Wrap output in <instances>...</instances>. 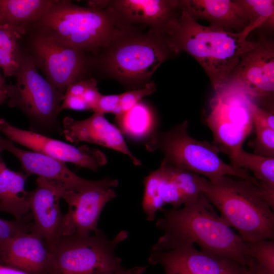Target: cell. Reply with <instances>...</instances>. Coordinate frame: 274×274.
Segmentation results:
<instances>
[{
    "label": "cell",
    "instance_id": "6da1fadb",
    "mask_svg": "<svg viewBox=\"0 0 274 274\" xmlns=\"http://www.w3.org/2000/svg\"><path fill=\"white\" fill-rule=\"evenodd\" d=\"M155 225L163 234L151 250L164 251L197 245L211 255L248 266L251 257L246 243L220 217L201 192L178 209L161 211Z\"/></svg>",
    "mask_w": 274,
    "mask_h": 274
},
{
    "label": "cell",
    "instance_id": "7a4b0ae2",
    "mask_svg": "<svg viewBox=\"0 0 274 274\" xmlns=\"http://www.w3.org/2000/svg\"><path fill=\"white\" fill-rule=\"evenodd\" d=\"M182 10L160 30L165 34L166 44L172 51L185 52L197 61L216 90L226 83L244 55L257 45L248 37L261 25L253 23L239 32L228 31L202 25Z\"/></svg>",
    "mask_w": 274,
    "mask_h": 274
},
{
    "label": "cell",
    "instance_id": "3957f363",
    "mask_svg": "<svg viewBox=\"0 0 274 274\" xmlns=\"http://www.w3.org/2000/svg\"><path fill=\"white\" fill-rule=\"evenodd\" d=\"M201 191L245 243L274 239L273 208L257 181L231 176L201 177Z\"/></svg>",
    "mask_w": 274,
    "mask_h": 274
},
{
    "label": "cell",
    "instance_id": "277c9868",
    "mask_svg": "<svg viewBox=\"0 0 274 274\" xmlns=\"http://www.w3.org/2000/svg\"><path fill=\"white\" fill-rule=\"evenodd\" d=\"M119 17L111 9L56 1L36 24L61 42L81 51L110 46L122 36Z\"/></svg>",
    "mask_w": 274,
    "mask_h": 274
},
{
    "label": "cell",
    "instance_id": "5b68a950",
    "mask_svg": "<svg viewBox=\"0 0 274 274\" xmlns=\"http://www.w3.org/2000/svg\"><path fill=\"white\" fill-rule=\"evenodd\" d=\"M188 128L185 120L166 131L156 132L146 143V150L160 151L162 161L168 164L210 181L231 176L256 181L248 170L223 161L215 145L190 136Z\"/></svg>",
    "mask_w": 274,
    "mask_h": 274
},
{
    "label": "cell",
    "instance_id": "8992f818",
    "mask_svg": "<svg viewBox=\"0 0 274 274\" xmlns=\"http://www.w3.org/2000/svg\"><path fill=\"white\" fill-rule=\"evenodd\" d=\"M128 235L122 230L109 239L99 230L93 234L61 236L49 247L47 274H99L119 269L122 259L115 250Z\"/></svg>",
    "mask_w": 274,
    "mask_h": 274
},
{
    "label": "cell",
    "instance_id": "52a82bcc",
    "mask_svg": "<svg viewBox=\"0 0 274 274\" xmlns=\"http://www.w3.org/2000/svg\"><path fill=\"white\" fill-rule=\"evenodd\" d=\"M215 91L206 121L213 132V144L231 161L253 128L250 104L254 99L231 83Z\"/></svg>",
    "mask_w": 274,
    "mask_h": 274
},
{
    "label": "cell",
    "instance_id": "ba28073f",
    "mask_svg": "<svg viewBox=\"0 0 274 274\" xmlns=\"http://www.w3.org/2000/svg\"><path fill=\"white\" fill-rule=\"evenodd\" d=\"M14 85L6 86L8 105L21 110L35 123L46 128L57 126L64 94L38 72L32 57L23 53Z\"/></svg>",
    "mask_w": 274,
    "mask_h": 274
},
{
    "label": "cell",
    "instance_id": "9c48e42d",
    "mask_svg": "<svg viewBox=\"0 0 274 274\" xmlns=\"http://www.w3.org/2000/svg\"><path fill=\"white\" fill-rule=\"evenodd\" d=\"M118 185L117 179L106 177L99 180L85 179L78 186L65 189L63 198L68 210L63 215L61 236L97 232L101 213L116 197L114 188Z\"/></svg>",
    "mask_w": 274,
    "mask_h": 274
},
{
    "label": "cell",
    "instance_id": "30bf717a",
    "mask_svg": "<svg viewBox=\"0 0 274 274\" xmlns=\"http://www.w3.org/2000/svg\"><path fill=\"white\" fill-rule=\"evenodd\" d=\"M201 176L181 169L164 161L145 177L142 208L148 221H154L164 206L178 209L193 200L201 193Z\"/></svg>",
    "mask_w": 274,
    "mask_h": 274
},
{
    "label": "cell",
    "instance_id": "8fae6325",
    "mask_svg": "<svg viewBox=\"0 0 274 274\" xmlns=\"http://www.w3.org/2000/svg\"><path fill=\"white\" fill-rule=\"evenodd\" d=\"M30 55L46 79L63 94L70 85L79 80L85 67L82 51L40 30L32 38Z\"/></svg>",
    "mask_w": 274,
    "mask_h": 274
},
{
    "label": "cell",
    "instance_id": "7c38bea8",
    "mask_svg": "<svg viewBox=\"0 0 274 274\" xmlns=\"http://www.w3.org/2000/svg\"><path fill=\"white\" fill-rule=\"evenodd\" d=\"M120 39L111 45L105 59L107 68L119 78L127 81L148 79L166 58L165 47L157 39Z\"/></svg>",
    "mask_w": 274,
    "mask_h": 274
},
{
    "label": "cell",
    "instance_id": "4fadbf2b",
    "mask_svg": "<svg viewBox=\"0 0 274 274\" xmlns=\"http://www.w3.org/2000/svg\"><path fill=\"white\" fill-rule=\"evenodd\" d=\"M0 132L9 140L63 162L96 171L107 163L101 151L87 145L76 147L43 134L13 126L0 119Z\"/></svg>",
    "mask_w": 274,
    "mask_h": 274
},
{
    "label": "cell",
    "instance_id": "5bb4252c",
    "mask_svg": "<svg viewBox=\"0 0 274 274\" xmlns=\"http://www.w3.org/2000/svg\"><path fill=\"white\" fill-rule=\"evenodd\" d=\"M36 188L29 192L31 232L41 237L48 247L61 236L63 215L60 202L65 190L62 184L38 177Z\"/></svg>",
    "mask_w": 274,
    "mask_h": 274
},
{
    "label": "cell",
    "instance_id": "9a60e30c",
    "mask_svg": "<svg viewBox=\"0 0 274 274\" xmlns=\"http://www.w3.org/2000/svg\"><path fill=\"white\" fill-rule=\"evenodd\" d=\"M236 85L254 99L273 93L274 49L271 43H257L246 53L231 73L226 83Z\"/></svg>",
    "mask_w": 274,
    "mask_h": 274
},
{
    "label": "cell",
    "instance_id": "2e32d148",
    "mask_svg": "<svg viewBox=\"0 0 274 274\" xmlns=\"http://www.w3.org/2000/svg\"><path fill=\"white\" fill-rule=\"evenodd\" d=\"M104 115L94 112L89 118L81 120L65 117L62 121L65 138L73 143L87 142L115 150L126 155L134 165H142L140 160L129 150L120 131Z\"/></svg>",
    "mask_w": 274,
    "mask_h": 274
},
{
    "label": "cell",
    "instance_id": "e0dca14e",
    "mask_svg": "<svg viewBox=\"0 0 274 274\" xmlns=\"http://www.w3.org/2000/svg\"><path fill=\"white\" fill-rule=\"evenodd\" d=\"M149 263L160 265L164 274H221L236 262L217 257L194 245L164 251L151 250Z\"/></svg>",
    "mask_w": 274,
    "mask_h": 274
},
{
    "label": "cell",
    "instance_id": "ac0fdd59",
    "mask_svg": "<svg viewBox=\"0 0 274 274\" xmlns=\"http://www.w3.org/2000/svg\"><path fill=\"white\" fill-rule=\"evenodd\" d=\"M50 257L49 248L44 239L30 232L5 245L1 254L0 264L30 274H47Z\"/></svg>",
    "mask_w": 274,
    "mask_h": 274
},
{
    "label": "cell",
    "instance_id": "d6986e66",
    "mask_svg": "<svg viewBox=\"0 0 274 274\" xmlns=\"http://www.w3.org/2000/svg\"><path fill=\"white\" fill-rule=\"evenodd\" d=\"M89 7L103 9L109 7L120 18L147 24L159 30L172 17L173 10L180 7L179 1L119 0L91 1Z\"/></svg>",
    "mask_w": 274,
    "mask_h": 274
},
{
    "label": "cell",
    "instance_id": "ffe728a7",
    "mask_svg": "<svg viewBox=\"0 0 274 274\" xmlns=\"http://www.w3.org/2000/svg\"><path fill=\"white\" fill-rule=\"evenodd\" d=\"M4 150L16 157L25 173L29 176L36 175L60 183L65 189L77 187L85 179L71 171L65 162L37 152L22 150L13 142L0 136V151Z\"/></svg>",
    "mask_w": 274,
    "mask_h": 274
},
{
    "label": "cell",
    "instance_id": "44dd1931",
    "mask_svg": "<svg viewBox=\"0 0 274 274\" xmlns=\"http://www.w3.org/2000/svg\"><path fill=\"white\" fill-rule=\"evenodd\" d=\"M180 7L194 19L206 20L210 26L226 31L239 32L249 24L235 1H180Z\"/></svg>",
    "mask_w": 274,
    "mask_h": 274
},
{
    "label": "cell",
    "instance_id": "7402d4cb",
    "mask_svg": "<svg viewBox=\"0 0 274 274\" xmlns=\"http://www.w3.org/2000/svg\"><path fill=\"white\" fill-rule=\"evenodd\" d=\"M29 176L25 173L15 172L0 161V212L20 219L30 212L29 192L25 183Z\"/></svg>",
    "mask_w": 274,
    "mask_h": 274
},
{
    "label": "cell",
    "instance_id": "603a6c76",
    "mask_svg": "<svg viewBox=\"0 0 274 274\" xmlns=\"http://www.w3.org/2000/svg\"><path fill=\"white\" fill-rule=\"evenodd\" d=\"M52 0H0V23H7L26 32L54 5Z\"/></svg>",
    "mask_w": 274,
    "mask_h": 274
},
{
    "label": "cell",
    "instance_id": "cb8c5ba5",
    "mask_svg": "<svg viewBox=\"0 0 274 274\" xmlns=\"http://www.w3.org/2000/svg\"><path fill=\"white\" fill-rule=\"evenodd\" d=\"M122 134L134 140H147L156 132V119L152 109L140 101L126 112L115 117Z\"/></svg>",
    "mask_w": 274,
    "mask_h": 274
},
{
    "label": "cell",
    "instance_id": "d4e9b609",
    "mask_svg": "<svg viewBox=\"0 0 274 274\" xmlns=\"http://www.w3.org/2000/svg\"><path fill=\"white\" fill-rule=\"evenodd\" d=\"M230 164L252 172L253 177L274 207V157L249 153L242 149Z\"/></svg>",
    "mask_w": 274,
    "mask_h": 274
},
{
    "label": "cell",
    "instance_id": "484cf974",
    "mask_svg": "<svg viewBox=\"0 0 274 274\" xmlns=\"http://www.w3.org/2000/svg\"><path fill=\"white\" fill-rule=\"evenodd\" d=\"M24 34L10 24L0 23V66L6 76H15L18 69L22 56L19 40Z\"/></svg>",
    "mask_w": 274,
    "mask_h": 274
},
{
    "label": "cell",
    "instance_id": "4316f807",
    "mask_svg": "<svg viewBox=\"0 0 274 274\" xmlns=\"http://www.w3.org/2000/svg\"><path fill=\"white\" fill-rule=\"evenodd\" d=\"M249 24L259 23L262 26H274V1L273 0L235 1Z\"/></svg>",
    "mask_w": 274,
    "mask_h": 274
},
{
    "label": "cell",
    "instance_id": "83f0119b",
    "mask_svg": "<svg viewBox=\"0 0 274 274\" xmlns=\"http://www.w3.org/2000/svg\"><path fill=\"white\" fill-rule=\"evenodd\" d=\"M248 255L264 274H274V239L246 243Z\"/></svg>",
    "mask_w": 274,
    "mask_h": 274
},
{
    "label": "cell",
    "instance_id": "f1b7e54d",
    "mask_svg": "<svg viewBox=\"0 0 274 274\" xmlns=\"http://www.w3.org/2000/svg\"><path fill=\"white\" fill-rule=\"evenodd\" d=\"M32 217L30 212L20 219L0 218V242L5 245L15 237L31 232Z\"/></svg>",
    "mask_w": 274,
    "mask_h": 274
},
{
    "label": "cell",
    "instance_id": "f546056e",
    "mask_svg": "<svg viewBox=\"0 0 274 274\" xmlns=\"http://www.w3.org/2000/svg\"><path fill=\"white\" fill-rule=\"evenodd\" d=\"M256 138L251 144L254 154L274 157V129L268 127L253 125Z\"/></svg>",
    "mask_w": 274,
    "mask_h": 274
},
{
    "label": "cell",
    "instance_id": "4dcf8cb0",
    "mask_svg": "<svg viewBox=\"0 0 274 274\" xmlns=\"http://www.w3.org/2000/svg\"><path fill=\"white\" fill-rule=\"evenodd\" d=\"M156 89L155 83L152 81L146 84L144 88L121 93L119 105L120 110L119 115L126 112L141 101V100L145 96L154 92Z\"/></svg>",
    "mask_w": 274,
    "mask_h": 274
},
{
    "label": "cell",
    "instance_id": "1f68e13d",
    "mask_svg": "<svg viewBox=\"0 0 274 274\" xmlns=\"http://www.w3.org/2000/svg\"><path fill=\"white\" fill-rule=\"evenodd\" d=\"M251 118L253 125L268 127L274 129V115L271 110L260 107L255 100L250 104Z\"/></svg>",
    "mask_w": 274,
    "mask_h": 274
},
{
    "label": "cell",
    "instance_id": "d6a6232c",
    "mask_svg": "<svg viewBox=\"0 0 274 274\" xmlns=\"http://www.w3.org/2000/svg\"><path fill=\"white\" fill-rule=\"evenodd\" d=\"M121 94L101 95L94 112L103 114L112 113L118 116L120 114L119 101Z\"/></svg>",
    "mask_w": 274,
    "mask_h": 274
},
{
    "label": "cell",
    "instance_id": "836d02e7",
    "mask_svg": "<svg viewBox=\"0 0 274 274\" xmlns=\"http://www.w3.org/2000/svg\"><path fill=\"white\" fill-rule=\"evenodd\" d=\"M71 109L78 111L90 110L82 97L64 95L60 105V110Z\"/></svg>",
    "mask_w": 274,
    "mask_h": 274
},
{
    "label": "cell",
    "instance_id": "e575fe53",
    "mask_svg": "<svg viewBox=\"0 0 274 274\" xmlns=\"http://www.w3.org/2000/svg\"><path fill=\"white\" fill-rule=\"evenodd\" d=\"M97 81L93 78L88 80H79L69 85L64 95L82 97L86 90Z\"/></svg>",
    "mask_w": 274,
    "mask_h": 274
},
{
    "label": "cell",
    "instance_id": "d590c367",
    "mask_svg": "<svg viewBox=\"0 0 274 274\" xmlns=\"http://www.w3.org/2000/svg\"><path fill=\"white\" fill-rule=\"evenodd\" d=\"M101 95L97 88L96 82L86 90L82 97L88 105L90 109L94 111Z\"/></svg>",
    "mask_w": 274,
    "mask_h": 274
},
{
    "label": "cell",
    "instance_id": "8d00e7d4",
    "mask_svg": "<svg viewBox=\"0 0 274 274\" xmlns=\"http://www.w3.org/2000/svg\"><path fill=\"white\" fill-rule=\"evenodd\" d=\"M147 267V266H136L129 268L123 267L116 270L106 271L99 274H143L146 270Z\"/></svg>",
    "mask_w": 274,
    "mask_h": 274
},
{
    "label": "cell",
    "instance_id": "74e56055",
    "mask_svg": "<svg viewBox=\"0 0 274 274\" xmlns=\"http://www.w3.org/2000/svg\"><path fill=\"white\" fill-rule=\"evenodd\" d=\"M248 268L238 263H235L228 269L221 274H247Z\"/></svg>",
    "mask_w": 274,
    "mask_h": 274
},
{
    "label": "cell",
    "instance_id": "f35d334b",
    "mask_svg": "<svg viewBox=\"0 0 274 274\" xmlns=\"http://www.w3.org/2000/svg\"><path fill=\"white\" fill-rule=\"evenodd\" d=\"M0 274H30L13 267L0 264Z\"/></svg>",
    "mask_w": 274,
    "mask_h": 274
},
{
    "label": "cell",
    "instance_id": "ab89813d",
    "mask_svg": "<svg viewBox=\"0 0 274 274\" xmlns=\"http://www.w3.org/2000/svg\"><path fill=\"white\" fill-rule=\"evenodd\" d=\"M247 267L248 268V272L247 274H264L257 267L252 258L250 264Z\"/></svg>",
    "mask_w": 274,
    "mask_h": 274
},
{
    "label": "cell",
    "instance_id": "60d3db41",
    "mask_svg": "<svg viewBox=\"0 0 274 274\" xmlns=\"http://www.w3.org/2000/svg\"><path fill=\"white\" fill-rule=\"evenodd\" d=\"M8 99L6 87H0V105Z\"/></svg>",
    "mask_w": 274,
    "mask_h": 274
},
{
    "label": "cell",
    "instance_id": "b9f144b4",
    "mask_svg": "<svg viewBox=\"0 0 274 274\" xmlns=\"http://www.w3.org/2000/svg\"><path fill=\"white\" fill-rule=\"evenodd\" d=\"M6 86L4 78L2 76L0 73V87H6Z\"/></svg>",
    "mask_w": 274,
    "mask_h": 274
},
{
    "label": "cell",
    "instance_id": "7bdbcfd3",
    "mask_svg": "<svg viewBox=\"0 0 274 274\" xmlns=\"http://www.w3.org/2000/svg\"><path fill=\"white\" fill-rule=\"evenodd\" d=\"M4 246H5V245L3 244L1 242H0V256H1V254L3 250Z\"/></svg>",
    "mask_w": 274,
    "mask_h": 274
}]
</instances>
